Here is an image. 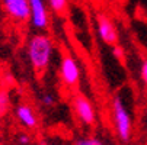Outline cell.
Here are the masks:
<instances>
[{
	"mask_svg": "<svg viewBox=\"0 0 147 145\" xmlns=\"http://www.w3.org/2000/svg\"><path fill=\"white\" fill-rule=\"evenodd\" d=\"M111 112H112L114 128H115V132L119 141L128 142L133 134V120H131V113L127 109V106H125L122 96L119 94L114 96L112 103H111Z\"/></svg>",
	"mask_w": 147,
	"mask_h": 145,
	"instance_id": "obj_2",
	"label": "cell"
},
{
	"mask_svg": "<svg viewBox=\"0 0 147 145\" xmlns=\"http://www.w3.org/2000/svg\"><path fill=\"white\" fill-rule=\"evenodd\" d=\"M5 12L18 22L29 20V0H2Z\"/></svg>",
	"mask_w": 147,
	"mask_h": 145,
	"instance_id": "obj_6",
	"label": "cell"
},
{
	"mask_svg": "<svg viewBox=\"0 0 147 145\" xmlns=\"http://www.w3.org/2000/svg\"><path fill=\"white\" fill-rule=\"evenodd\" d=\"M0 122H2V115H0Z\"/></svg>",
	"mask_w": 147,
	"mask_h": 145,
	"instance_id": "obj_16",
	"label": "cell"
},
{
	"mask_svg": "<svg viewBox=\"0 0 147 145\" xmlns=\"http://www.w3.org/2000/svg\"><path fill=\"white\" fill-rule=\"evenodd\" d=\"M16 119L19 120V123L22 126L28 128V129H34L36 128L38 125V118H36V113L35 110L29 106V105H25V103H22V105H19L16 108Z\"/></svg>",
	"mask_w": 147,
	"mask_h": 145,
	"instance_id": "obj_8",
	"label": "cell"
},
{
	"mask_svg": "<svg viewBox=\"0 0 147 145\" xmlns=\"http://www.w3.org/2000/svg\"><path fill=\"white\" fill-rule=\"evenodd\" d=\"M18 142H19L20 145H29V144H31V136H29L28 134H20V135L18 136Z\"/></svg>",
	"mask_w": 147,
	"mask_h": 145,
	"instance_id": "obj_14",
	"label": "cell"
},
{
	"mask_svg": "<svg viewBox=\"0 0 147 145\" xmlns=\"http://www.w3.org/2000/svg\"><path fill=\"white\" fill-rule=\"evenodd\" d=\"M114 47V55L118 58V59H122L124 58V51H122V48L121 47H118L117 44L115 45H112Z\"/></svg>",
	"mask_w": 147,
	"mask_h": 145,
	"instance_id": "obj_15",
	"label": "cell"
},
{
	"mask_svg": "<svg viewBox=\"0 0 147 145\" xmlns=\"http://www.w3.org/2000/svg\"><path fill=\"white\" fill-rule=\"evenodd\" d=\"M76 145H103L102 141L96 136H85L76 141Z\"/></svg>",
	"mask_w": 147,
	"mask_h": 145,
	"instance_id": "obj_11",
	"label": "cell"
},
{
	"mask_svg": "<svg viewBox=\"0 0 147 145\" xmlns=\"http://www.w3.org/2000/svg\"><path fill=\"white\" fill-rule=\"evenodd\" d=\"M96 20H98V33H99V38L103 41L105 44L115 45L118 42V32L115 29L114 22L109 17L103 16V15H99Z\"/></svg>",
	"mask_w": 147,
	"mask_h": 145,
	"instance_id": "obj_7",
	"label": "cell"
},
{
	"mask_svg": "<svg viewBox=\"0 0 147 145\" xmlns=\"http://www.w3.org/2000/svg\"><path fill=\"white\" fill-rule=\"evenodd\" d=\"M73 109L74 113L77 116V119L83 123V125L92 126L93 123L96 122V112L93 109L92 102L85 97L83 94H77L73 99Z\"/></svg>",
	"mask_w": 147,
	"mask_h": 145,
	"instance_id": "obj_4",
	"label": "cell"
},
{
	"mask_svg": "<svg viewBox=\"0 0 147 145\" xmlns=\"http://www.w3.org/2000/svg\"><path fill=\"white\" fill-rule=\"evenodd\" d=\"M50 7L57 13V15H66L67 6H69V0H48Z\"/></svg>",
	"mask_w": 147,
	"mask_h": 145,
	"instance_id": "obj_9",
	"label": "cell"
},
{
	"mask_svg": "<svg viewBox=\"0 0 147 145\" xmlns=\"http://www.w3.org/2000/svg\"><path fill=\"white\" fill-rule=\"evenodd\" d=\"M39 102L44 108H53L55 105V97L50 93H42L41 97H39Z\"/></svg>",
	"mask_w": 147,
	"mask_h": 145,
	"instance_id": "obj_12",
	"label": "cell"
},
{
	"mask_svg": "<svg viewBox=\"0 0 147 145\" xmlns=\"http://www.w3.org/2000/svg\"><path fill=\"white\" fill-rule=\"evenodd\" d=\"M54 44L53 39L45 33H36L28 41V58L36 73H44L53 57Z\"/></svg>",
	"mask_w": 147,
	"mask_h": 145,
	"instance_id": "obj_1",
	"label": "cell"
},
{
	"mask_svg": "<svg viewBox=\"0 0 147 145\" xmlns=\"http://www.w3.org/2000/svg\"><path fill=\"white\" fill-rule=\"evenodd\" d=\"M10 105V97H9V92L6 89H0V115L3 116L5 112H7Z\"/></svg>",
	"mask_w": 147,
	"mask_h": 145,
	"instance_id": "obj_10",
	"label": "cell"
},
{
	"mask_svg": "<svg viewBox=\"0 0 147 145\" xmlns=\"http://www.w3.org/2000/svg\"><path fill=\"white\" fill-rule=\"evenodd\" d=\"M60 78H61V83L67 87H76L79 84V80H80V68H79V64L77 61L66 54L63 55L61 58V63H60Z\"/></svg>",
	"mask_w": 147,
	"mask_h": 145,
	"instance_id": "obj_3",
	"label": "cell"
},
{
	"mask_svg": "<svg viewBox=\"0 0 147 145\" xmlns=\"http://www.w3.org/2000/svg\"><path fill=\"white\" fill-rule=\"evenodd\" d=\"M140 73H141V78H143V81H144V84L147 86V59H144L143 63H141Z\"/></svg>",
	"mask_w": 147,
	"mask_h": 145,
	"instance_id": "obj_13",
	"label": "cell"
},
{
	"mask_svg": "<svg viewBox=\"0 0 147 145\" xmlns=\"http://www.w3.org/2000/svg\"><path fill=\"white\" fill-rule=\"evenodd\" d=\"M29 10H31L29 19H31L32 26L39 31H45L50 23L45 2L44 0H29Z\"/></svg>",
	"mask_w": 147,
	"mask_h": 145,
	"instance_id": "obj_5",
	"label": "cell"
}]
</instances>
